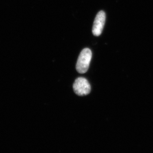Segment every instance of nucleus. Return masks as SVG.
I'll return each instance as SVG.
<instances>
[{
  "instance_id": "nucleus-1",
  "label": "nucleus",
  "mask_w": 153,
  "mask_h": 153,
  "mask_svg": "<svg viewBox=\"0 0 153 153\" xmlns=\"http://www.w3.org/2000/svg\"><path fill=\"white\" fill-rule=\"evenodd\" d=\"M92 58V53L90 49L86 48L83 49L79 54L76 64V70L80 74L87 72L90 66Z\"/></svg>"
},
{
  "instance_id": "nucleus-2",
  "label": "nucleus",
  "mask_w": 153,
  "mask_h": 153,
  "mask_svg": "<svg viewBox=\"0 0 153 153\" xmlns=\"http://www.w3.org/2000/svg\"><path fill=\"white\" fill-rule=\"evenodd\" d=\"M73 89L76 94L78 96H85L90 94L91 87L86 79L79 77L75 81L73 84Z\"/></svg>"
},
{
  "instance_id": "nucleus-3",
  "label": "nucleus",
  "mask_w": 153,
  "mask_h": 153,
  "mask_svg": "<svg viewBox=\"0 0 153 153\" xmlns=\"http://www.w3.org/2000/svg\"><path fill=\"white\" fill-rule=\"evenodd\" d=\"M106 15L105 12L100 10L97 13L93 25L92 33L94 36H99L102 34L105 22Z\"/></svg>"
}]
</instances>
